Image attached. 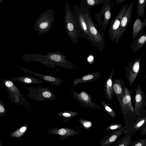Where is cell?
<instances>
[{"instance_id":"obj_1","label":"cell","mask_w":146,"mask_h":146,"mask_svg":"<svg viewBox=\"0 0 146 146\" xmlns=\"http://www.w3.org/2000/svg\"><path fill=\"white\" fill-rule=\"evenodd\" d=\"M82 8L88 28L89 36L88 40L98 50L101 52H102L106 50V46L104 40L105 33H101L99 30L92 19L90 11Z\"/></svg>"},{"instance_id":"obj_2","label":"cell","mask_w":146,"mask_h":146,"mask_svg":"<svg viewBox=\"0 0 146 146\" xmlns=\"http://www.w3.org/2000/svg\"><path fill=\"white\" fill-rule=\"evenodd\" d=\"M64 24L67 33L75 45L81 37L80 30L75 22L72 11L69 4L65 3Z\"/></svg>"},{"instance_id":"obj_3","label":"cell","mask_w":146,"mask_h":146,"mask_svg":"<svg viewBox=\"0 0 146 146\" xmlns=\"http://www.w3.org/2000/svg\"><path fill=\"white\" fill-rule=\"evenodd\" d=\"M54 11L51 9L41 13L36 20L33 27L35 32H38V36L48 33L54 21Z\"/></svg>"},{"instance_id":"obj_4","label":"cell","mask_w":146,"mask_h":146,"mask_svg":"<svg viewBox=\"0 0 146 146\" xmlns=\"http://www.w3.org/2000/svg\"><path fill=\"white\" fill-rule=\"evenodd\" d=\"M131 94L130 90L125 86L124 95L118 101L120 110L125 124L131 119H135L136 116L132 104Z\"/></svg>"},{"instance_id":"obj_5","label":"cell","mask_w":146,"mask_h":146,"mask_svg":"<svg viewBox=\"0 0 146 146\" xmlns=\"http://www.w3.org/2000/svg\"><path fill=\"white\" fill-rule=\"evenodd\" d=\"M113 5V3L111 2V0H109L103 4L102 9L100 13H95L94 15L101 33H105L112 17V9Z\"/></svg>"},{"instance_id":"obj_6","label":"cell","mask_w":146,"mask_h":146,"mask_svg":"<svg viewBox=\"0 0 146 146\" xmlns=\"http://www.w3.org/2000/svg\"><path fill=\"white\" fill-rule=\"evenodd\" d=\"M30 93L28 96L31 99L38 102L44 101H52L56 98L55 95L48 87L41 86L27 87Z\"/></svg>"},{"instance_id":"obj_7","label":"cell","mask_w":146,"mask_h":146,"mask_svg":"<svg viewBox=\"0 0 146 146\" xmlns=\"http://www.w3.org/2000/svg\"><path fill=\"white\" fill-rule=\"evenodd\" d=\"M72 10L75 22L80 32L81 37L88 40V28L84 15L83 8L75 5Z\"/></svg>"},{"instance_id":"obj_8","label":"cell","mask_w":146,"mask_h":146,"mask_svg":"<svg viewBox=\"0 0 146 146\" xmlns=\"http://www.w3.org/2000/svg\"><path fill=\"white\" fill-rule=\"evenodd\" d=\"M135 119H131L124 126L106 135L100 141L99 144L101 146H110L120 135L125 133L131 127Z\"/></svg>"},{"instance_id":"obj_9","label":"cell","mask_w":146,"mask_h":146,"mask_svg":"<svg viewBox=\"0 0 146 146\" xmlns=\"http://www.w3.org/2000/svg\"><path fill=\"white\" fill-rule=\"evenodd\" d=\"M141 55L138 57L136 60H132L129 62L127 66H125V69L126 70L125 78L126 82L129 86L131 87L139 73Z\"/></svg>"},{"instance_id":"obj_10","label":"cell","mask_w":146,"mask_h":146,"mask_svg":"<svg viewBox=\"0 0 146 146\" xmlns=\"http://www.w3.org/2000/svg\"><path fill=\"white\" fill-rule=\"evenodd\" d=\"M46 55L55 66H59L68 70L75 68L74 64L66 59L67 56L59 51L50 52Z\"/></svg>"},{"instance_id":"obj_11","label":"cell","mask_w":146,"mask_h":146,"mask_svg":"<svg viewBox=\"0 0 146 146\" xmlns=\"http://www.w3.org/2000/svg\"><path fill=\"white\" fill-rule=\"evenodd\" d=\"M73 98L84 107L100 110V106L92 101V97L87 92L81 91L78 93L72 90Z\"/></svg>"},{"instance_id":"obj_12","label":"cell","mask_w":146,"mask_h":146,"mask_svg":"<svg viewBox=\"0 0 146 146\" xmlns=\"http://www.w3.org/2000/svg\"><path fill=\"white\" fill-rule=\"evenodd\" d=\"M135 102L134 112L135 116L146 113V100L144 91L138 85L134 96Z\"/></svg>"},{"instance_id":"obj_13","label":"cell","mask_w":146,"mask_h":146,"mask_svg":"<svg viewBox=\"0 0 146 146\" xmlns=\"http://www.w3.org/2000/svg\"><path fill=\"white\" fill-rule=\"evenodd\" d=\"M134 1H132L125 9L122 16L118 33L115 39V44H117L124 32L130 22L132 15Z\"/></svg>"},{"instance_id":"obj_14","label":"cell","mask_w":146,"mask_h":146,"mask_svg":"<svg viewBox=\"0 0 146 146\" xmlns=\"http://www.w3.org/2000/svg\"><path fill=\"white\" fill-rule=\"evenodd\" d=\"M129 3H127L120 9L117 15L110 22L108 32L109 36L113 42L115 40L122 16Z\"/></svg>"},{"instance_id":"obj_15","label":"cell","mask_w":146,"mask_h":146,"mask_svg":"<svg viewBox=\"0 0 146 146\" xmlns=\"http://www.w3.org/2000/svg\"><path fill=\"white\" fill-rule=\"evenodd\" d=\"M21 57L25 61H36L44 65L46 67L53 68L55 66L50 60L46 55L36 53H29L21 56Z\"/></svg>"},{"instance_id":"obj_16","label":"cell","mask_w":146,"mask_h":146,"mask_svg":"<svg viewBox=\"0 0 146 146\" xmlns=\"http://www.w3.org/2000/svg\"><path fill=\"white\" fill-rule=\"evenodd\" d=\"M15 65L21 69L24 72L36 76L41 79L46 83L52 85L56 86H60L63 82L62 80L60 78L33 72L21 67L17 65Z\"/></svg>"},{"instance_id":"obj_17","label":"cell","mask_w":146,"mask_h":146,"mask_svg":"<svg viewBox=\"0 0 146 146\" xmlns=\"http://www.w3.org/2000/svg\"><path fill=\"white\" fill-rule=\"evenodd\" d=\"M48 133L50 134L56 135L61 136L60 139L63 140L67 137L74 136L80 133L74 129L68 128H58L54 127L49 130Z\"/></svg>"},{"instance_id":"obj_18","label":"cell","mask_w":146,"mask_h":146,"mask_svg":"<svg viewBox=\"0 0 146 146\" xmlns=\"http://www.w3.org/2000/svg\"><path fill=\"white\" fill-rule=\"evenodd\" d=\"M125 83L122 79L115 78L112 81V88L114 95L118 101L121 99L125 93Z\"/></svg>"},{"instance_id":"obj_19","label":"cell","mask_w":146,"mask_h":146,"mask_svg":"<svg viewBox=\"0 0 146 146\" xmlns=\"http://www.w3.org/2000/svg\"><path fill=\"white\" fill-rule=\"evenodd\" d=\"M101 73L98 71H95L82 76L80 78L74 79L72 81L73 84L77 86L80 83H88L94 82L100 78Z\"/></svg>"},{"instance_id":"obj_20","label":"cell","mask_w":146,"mask_h":146,"mask_svg":"<svg viewBox=\"0 0 146 146\" xmlns=\"http://www.w3.org/2000/svg\"><path fill=\"white\" fill-rule=\"evenodd\" d=\"M133 41L130 48L133 52L142 48L146 43V33L145 31L140 32Z\"/></svg>"},{"instance_id":"obj_21","label":"cell","mask_w":146,"mask_h":146,"mask_svg":"<svg viewBox=\"0 0 146 146\" xmlns=\"http://www.w3.org/2000/svg\"><path fill=\"white\" fill-rule=\"evenodd\" d=\"M114 68L111 69V71L109 77L106 80L104 85V92L105 97L109 100H112L114 94L112 88V77Z\"/></svg>"},{"instance_id":"obj_22","label":"cell","mask_w":146,"mask_h":146,"mask_svg":"<svg viewBox=\"0 0 146 146\" xmlns=\"http://www.w3.org/2000/svg\"><path fill=\"white\" fill-rule=\"evenodd\" d=\"M146 123V113L136 116L133 123L132 126V135H135L136 133L140 130L142 126Z\"/></svg>"},{"instance_id":"obj_23","label":"cell","mask_w":146,"mask_h":146,"mask_svg":"<svg viewBox=\"0 0 146 146\" xmlns=\"http://www.w3.org/2000/svg\"><path fill=\"white\" fill-rule=\"evenodd\" d=\"M146 26V18L142 22L139 18H137L133 25L132 38L133 39L135 38L140 32L143 31Z\"/></svg>"},{"instance_id":"obj_24","label":"cell","mask_w":146,"mask_h":146,"mask_svg":"<svg viewBox=\"0 0 146 146\" xmlns=\"http://www.w3.org/2000/svg\"><path fill=\"white\" fill-rule=\"evenodd\" d=\"M109 0H80V7L88 10L90 11L93 7L101 4H104Z\"/></svg>"},{"instance_id":"obj_25","label":"cell","mask_w":146,"mask_h":146,"mask_svg":"<svg viewBox=\"0 0 146 146\" xmlns=\"http://www.w3.org/2000/svg\"><path fill=\"white\" fill-rule=\"evenodd\" d=\"M132 127V126H131ZM131 127L125 133V135L113 146H129L131 143L133 136Z\"/></svg>"},{"instance_id":"obj_26","label":"cell","mask_w":146,"mask_h":146,"mask_svg":"<svg viewBox=\"0 0 146 146\" xmlns=\"http://www.w3.org/2000/svg\"><path fill=\"white\" fill-rule=\"evenodd\" d=\"M13 80H18L22 83L26 84H39L43 83L41 80L33 77L27 76H20L17 77H12Z\"/></svg>"},{"instance_id":"obj_27","label":"cell","mask_w":146,"mask_h":146,"mask_svg":"<svg viewBox=\"0 0 146 146\" xmlns=\"http://www.w3.org/2000/svg\"><path fill=\"white\" fill-rule=\"evenodd\" d=\"M79 113L72 111H65L58 113L57 115L63 119L64 122H66L78 115Z\"/></svg>"},{"instance_id":"obj_28","label":"cell","mask_w":146,"mask_h":146,"mask_svg":"<svg viewBox=\"0 0 146 146\" xmlns=\"http://www.w3.org/2000/svg\"><path fill=\"white\" fill-rule=\"evenodd\" d=\"M3 82L7 88L15 95L19 96V92L18 89L14 84L11 80L8 79H4Z\"/></svg>"},{"instance_id":"obj_29","label":"cell","mask_w":146,"mask_h":146,"mask_svg":"<svg viewBox=\"0 0 146 146\" xmlns=\"http://www.w3.org/2000/svg\"><path fill=\"white\" fill-rule=\"evenodd\" d=\"M146 0H138L136 12L137 18L144 16Z\"/></svg>"},{"instance_id":"obj_30","label":"cell","mask_w":146,"mask_h":146,"mask_svg":"<svg viewBox=\"0 0 146 146\" xmlns=\"http://www.w3.org/2000/svg\"><path fill=\"white\" fill-rule=\"evenodd\" d=\"M101 103L103 108L106 111L108 114L111 117L115 118L116 116V114L113 109L104 101H102Z\"/></svg>"},{"instance_id":"obj_31","label":"cell","mask_w":146,"mask_h":146,"mask_svg":"<svg viewBox=\"0 0 146 146\" xmlns=\"http://www.w3.org/2000/svg\"><path fill=\"white\" fill-rule=\"evenodd\" d=\"M27 125L22 127L12 134L11 136L13 137H19L22 136L26 131Z\"/></svg>"},{"instance_id":"obj_32","label":"cell","mask_w":146,"mask_h":146,"mask_svg":"<svg viewBox=\"0 0 146 146\" xmlns=\"http://www.w3.org/2000/svg\"><path fill=\"white\" fill-rule=\"evenodd\" d=\"M122 127V125L117 123H112L109 124L104 130V131H108L115 130Z\"/></svg>"},{"instance_id":"obj_33","label":"cell","mask_w":146,"mask_h":146,"mask_svg":"<svg viewBox=\"0 0 146 146\" xmlns=\"http://www.w3.org/2000/svg\"><path fill=\"white\" fill-rule=\"evenodd\" d=\"M129 146H146V139H140L132 142Z\"/></svg>"},{"instance_id":"obj_34","label":"cell","mask_w":146,"mask_h":146,"mask_svg":"<svg viewBox=\"0 0 146 146\" xmlns=\"http://www.w3.org/2000/svg\"><path fill=\"white\" fill-rule=\"evenodd\" d=\"M79 122L81 125L85 129H88L92 126V123L91 121H87L82 119L80 118Z\"/></svg>"},{"instance_id":"obj_35","label":"cell","mask_w":146,"mask_h":146,"mask_svg":"<svg viewBox=\"0 0 146 146\" xmlns=\"http://www.w3.org/2000/svg\"><path fill=\"white\" fill-rule=\"evenodd\" d=\"M140 133L142 137L146 134V123H145L140 129Z\"/></svg>"},{"instance_id":"obj_36","label":"cell","mask_w":146,"mask_h":146,"mask_svg":"<svg viewBox=\"0 0 146 146\" xmlns=\"http://www.w3.org/2000/svg\"><path fill=\"white\" fill-rule=\"evenodd\" d=\"M87 59L88 61L90 64H92L94 61V58L92 55H88L87 56Z\"/></svg>"},{"instance_id":"obj_37","label":"cell","mask_w":146,"mask_h":146,"mask_svg":"<svg viewBox=\"0 0 146 146\" xmlns=\"http://www.w3.org/2000/svg\"><path fill=\"white\" fill-rule=\"evenodd\" d=\"M126 0H116V3L117 4H118L125 2Z\"/></svg>"},{"instance_id":"obj_38","label":"cell","mask_w":146,"mask_h":146,"mask_svg":"<svg viewBox=\"0 0 146 146\" xmlns=\"http://www.w3.org/2000/svg\"><path fill=\"white\" fill-rule=\"evenodd\" d=\"M5 111V108L3 106L0 104V112L3 113Z\"/></svg>"}]
</instances>
